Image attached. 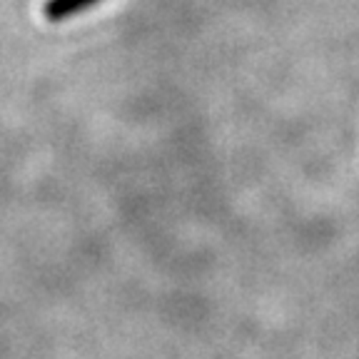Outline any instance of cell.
Instances as JSON below:
<instances>
[{
	"mask_svg": "<svg viewBox=\"0 0 359 359\" xmlns=\"http://www.w3.org/2000/svg\"><path fill=\"white\" fill-rule=\"evenodd\" d=\"M80 6V0H70V3H62V6H57V13H67V11H75V8Z\"/></svg>",
	"mask_w": 359,
	"mask_h": 359,
	"instance_id": "6da1fadb",
	"label": "cell"
}]
</instances>
